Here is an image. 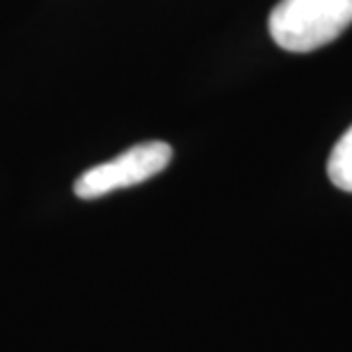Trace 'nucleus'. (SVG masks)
<instances>
[{
  "mask_svg": "<svg viewBox=\"0 0 352 352\" xmlns=\"http://www.w3.org/2000/svg\"><path fill=\"white\" fill-rule=\"evenodd\" d=\"M352 23V0H279L267 19L274 44L291 53L327 46Z\"/></svg>",
  "mask_w": 352,
  "mask_h": 352,
  "instance_id": "nucleus-1",
  "label": "nucleus"
},
{
  "mask_svg": "<svg viewBox=\"0 0 352 352\" xmlns=\"http://www.w3.org/2000/svg\"><path fill=\"white\" fill-rule=\"evenodd\" d=\"M172 160V146L167 142H142L135 144L117 158L101 163L96 167H89L82 172L76 181V195L80 199H96L108 192H115L119 188H131L138 183L149 181L170 165Z\"/></svg>",
  "mask_w": 352,
  "mask_h": 352,
  "instance_id": "nucleus-2",
  "label": "nucleus"
},
{
  "mask_svg": "<svg viewBox=\"0 0 352 352\" xmlns=\"http://www.w3.org/2000/svg\"><path fill=\"white\" fill-rule=\"evenodd\" d=\"M327 176L339 190L352 192V126L339 138L327 160Z\"/></svg>",
  "mask_w": 352,
  "mask_h": 352,
  "instance_id": "nucleus-3",
  "label": "nucleus"
}]
</instances>
